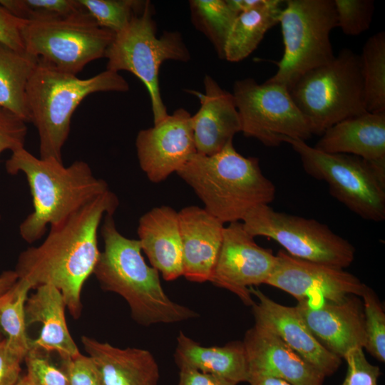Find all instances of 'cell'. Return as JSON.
I'll use <instances>...</instances> for the list:
<instances>
[{"instance_id": "6da1fadb", "label": "cell", "mask_w": 385, "mask_h": 385, "mask_svg": "<svg viewBox=\"0 0 385 385\" xmlns=\"http://www.w3.org/2000/svg\"><path fill=\"white\" fill-rule=\"evenodd\" d=\"M118 197L108 190L68 218L50 227L43 242L19 256L15 272L32 289L44 284L55 287L63 295L66 308L77 319L83 305L81 291L93 273L100 256L98 232L101 220L113 215Z\"/></svg>"}, {"instance_id": "7a4b0ae2", "label": "cell", "mask_w": 385, "mask_h": 385, "mask_svg": "<svg viewBox=\"0 0 385 385\" xmlns=\"http://www.w3.org/2000/svg\"><path fill=\"white\" fill-rule=\"evenodd\" d=\"M101 233L104 247L93 274L103 290L126 301L138 324H173L198 317L197 312L165 294L159 272L145 262L138 240L120 234L113 215L103 217Z\"/></svg>"}, {"instance_id": "3957f363", "label": "cell", "mask_w": 385, "mask_h": 385, "mask_svg": "<svg viewBox=\"0 0 385 385\" xmlns=\"http://www.w3.org/2000/svg\"><path fill=\"white\" fill-rule=\"evenodd\" d=\"M11 153L6 170L13 175L23 173L32 197L33 211L19 225L21 237L29 243L40 240L48 226L60 223L109 190L85 161L64 166L53 158H37L24 148Z\"/></svg>"}, {"instance_id": "277c9868", "label": "cell", "mask_w": 385, "mask_h": 385, "mask_svg": "<svg viewBox=\"0 0 385 385\" xmlns=\"http://www.w3.org/2000/svg\"><path fill=\"white\" fill-rule=\"evenodd\" d=\"M176 173L223 224L241 222L253 207L275 197V186L259 159L239 153L233 140L212 155L196 153Z\"/></svg>"}, {"instance_id": "5b68a950", "label": "cell", "mask_w": 385, "mask_h": 385, "mask_svg": "<svg viewBox=\"0 0 385 385\" xmlns=\"http://www.w3.org/2000/svg\"><path fill=\"white\" fill-rule=\"evenodd\" d=\"M129 84L119 73L106 70L82 79L38 58L29 80L26 102L39 136L41 158L62 161V148L71 130L76 108L88 96L97 92H125Z\"/></svg>"}, {"instance_id": "8992f818", "label": "cell", "mask_w": 385, "mask_h": 385, "mask_svg": "<svg viewBox=\"0 0 385 385\" xmlns=\"http://www.w3.org/2000/svg\"><path fill=\"white\" fill-rule=\"evenodd\" d=\"M154 7L150 1L135 15L114 38L105 53L106 70L118 73L126 71L135 76L150 96L153 124L168 113L159 86V71L165 61L187 62L190 51L178 31H165L158 37L153 18Z\"/></svg>"}, {"instance_id": "52a82bcc", "label": "cell", "mask_w": 385, "mask_h": 385, "mask_svg": "<svg viewBox=\"0 0 385 385\" xmlns=\"http://www.w3.org/2000/svg\"><path fill=\"white\" fill-rule=\"evenodd\" d=\"M289 91L313 135L366 111L360 56L349 48L305 73Z\"/></svg>"}, {"instance_id": "ba28073f", "label": "cell", "mask_w": 385, "mask_h": 385, "mask_svg": "<svg viewBox=\"0 0 385 385\" xmlns=\"http://www.w3.org/2000/svg\"><path fill=\"white\" fill-rule=\"evenodd\" d=\"M284 52L277 72L267 81L289 90L307 72L335 56L330 40L337 26L334 0H287L279 17Z\"/></svg>"}, {"instance_id": "9c48e42d", "label": "cell", "mask_w": 385, "mask_h": 385, "mask_svg": "<svg viewBox=\"0 0 385 385\" xmlns=\"http://www.w3.org/2000/svg\"><path fill=\"white\" fill-rule=\"evenodd\" d=\"M299 155L304 171L325 181L330 194L364 220L385 219V177L370 163L349 154L327 153L300 139L286 138Z\"/></svg>"}, {"instance_id": "30bf717a", "label": "cell", "mask_w": 385, "mask_h": 385, "mask_svg": "<svg viewBox=\"0 0 385 385\" xmlns=\"http://www.w3.org/2000/svg\"><path fill=\"white\" fill-rule=\"evenodd\" d=\"M242 222L253 237L272 239L294 257L341 269L348 267L354 260L352 244L314 219L260 205L250 210Z\"/></svg>"}, {"instance_id": "8fae6325", "label": "cell", "mask_w": 385, "mask_h": 385, "mask_svg": "<svg viewBox=\"0 0 385 385\" xmlns=\"http://www.w3.org/2000/svg\"><path fill=\"white\" fill-rule=\"evenodd\" d=\"M29 54L77 75L86 64L105 57L115 34L100 27L87 12L45 22H26L21 29Z\"/></svg>"}, {"instance_id": "7c38bea8", "label": "cell", "mask_w": 385, "mask_h": 385, "mask_svg": "<svg viewBox=\"0 0 385 385\" xmlns=\"http://www.w3.org/2000/svg\"><path fill=\"white\" fill-rule=\"evenodd\" d=\"M232 93L245 136L277 147L286 138L305 141L313 135L286 86L267 81L260 84L246 78L234 83Z\"/></svg>"}, {"instance_id": "4fadbf2b", "label": "cell", "mask_w": 385, "mask_h": 385, "mask_svg": "<svg viewBox=\"0 0 385 385\" xmlns=\"http://www.w3.org/2000/svg\"><path fill=\"white\" fill-rule=\"evenodd\" d=\"M277 263L270 250L259 246L242 222L225 227L222 242L210 282L225 289L247 306L254 304L250 288L265 284Z\"/></svg>"}, {"instance_id": "5bb4252c", "label": "cell", "mask_w": 385, "mask_h": 385, "mask_svg": "<svg viewBox=\"0 0 385 385\" xmlns=\"http://www.w3.org/2000/svg\"><path fill=\"white\" fill-rule=\"evenodd\" d=\"M139 165L148 180L158 183L177 173L196 153L191 115L176 109L135 138Z\"/></svg>"}, {"instance_id": "9a60e30c", "label": "cell", "mask_w": 385, "mask_h": 385, "mask_svg": "<svg viewBox=\"0 0 385 385\" xmlns=\"http://www.w3.org/2000/svg\"><path fill=\"white\" fill-rule=\"evenodd\" d=\"M266 284L280 289L298 301L319 297L332 302L360 296L366 284L344 269L294 257L279 250Z\"/></svg>"}, {"instance_id": "2e32d148", "label": "cell", "mask_w": 385, "mask_h": 385, "mask_svg": "<svg viewBox=\"0 0 385 385\" xmlns=\"http://www.w3.org/2000/svg\"><path fill=\"white\" fill-rule=\"evenodd\" d=\"M296 308L318 342L341 359L351 349L365 347L363 304L357 296L339 302L309 297L298 301Z\"/></svg>"}, {"instance_id": "e0dca14e", "label": "cell", "mask_w": 385, "mask_h": 385, "mask_svg": "<svg viewBox=\"0 0 385 385\" xmlns=\"http://www.w3.org/2000/svg\"><path fill=\"white\" fill-rule=\"evenodd\" d=\"M250 291L257 299L251 307L255 324L274 333L325 377L337 371L341 359L318 342L296 307L279 304L254 287Z\"/></svg>"}, {"instance_id": "ac0fdd59", "label": "cell", "mask_w": 385, "mask_h": 385, "mask_svg": "<svg viewBox=\"0 0 385 385\" xmlns=\"http://www.w3.org/2000/svg\"><path fill=\"white\" fill-rule=\"evenodd\" d=\"M242 342L249 379L262 376L292 385H323L325 376L267 329L255 324L246 332Z\"/></svg>"}, {"instance_id": "d6986e66", "label": "cell", "mask_w": 385, "mask_h": 385, "mask_svg": "<svg viewBox=\"0 0 385 385\" xmlns=\"http://www.w3.org/2000/svg\"><path fill=\"white\" fill-rule=\"evenodd\" d=\"M183 270L188 280L210 282L220 254L225 226L204 207L188 206L178 212Z\"/></svg>"}, {"instance_id": "ffe728a7", "label": "cell", "mask_w": 385, "mask_h": 385, "mask_svg": "<svg viewBox=\"0 0 385 385\" xmlns=\"http://www.w3.org/2000/svg\"><path fill=\"white\" fill-rule=\"evenodd\" d=\"M203 84L205 93L189 91L200 102L191 121L197 153L212 155L241 132V123L232 93L221 88L209 75L204 77Z\"/></svg>"}, {"instance_id": "44dd1931", "label": "cell", "mask_w": 385, "mask_h": 385, "mask_svg": "<svg viewBox=\"0 0 385 385\" xmlns=\"http://www.w3.org/2000/svg\"><path fill=\"white\" fill-rule=\"evenodd\" d=\"M314 148L360 157L385 176V111H366L337 123L324 132Z\"/></svg>"}, {"instance_id": "7402d4cb", "label": "cell", "mask_w": 385, "mask_h": 385, "mask_svg": "<svg viewBox=\"0 0 385 385\" xmlns=\"http://www.w3.org/2000/svg\"><path fill=\"white\" fill-rule=\"evenodd\" d=\"M137 232L141 250L165 280L183 276L178 212L166 205L153 207L139 219Z\"/></svg>"}, {"instance_id": "603a6c76", "label": "cell", "mask_w": 385, "mask_h": 385, "mask_svg": "<svg viewBox=\"0 0 385 385\" xmlns=\"http://www.w3.org/2000/svg\"><path fill=\"white\" fill-rule=\"evenodd\" d=\"M81 342L97 368L101 385H158V364L148 350L121 349L86 336Z\"/></svg>"}, {"instance_id": "cb8c5ba5", "label": "cell", "mask_w": 385, "mask_h": 385, "mask_svg": "<svg viewBox=\"0 0 385 385\" xmlns=\"http://www.w3.org/2000/svg\"><path fill=\"white\" fill-rule=\"evenodd\" d=\"M25 305L26 327L41 325L37 339L31 340L30 348L42 352H56L62 360L80 353L69 333L65 317L66 305L61 293L51 284L36 288Z\"/></svg>"}, {"instance_id": "d4e9b609", "label": "cell", "mask_w": 385, "mask_h": 385, "mask_svg": "<svg viewBox=\"0 0 385 385\" xmlns=\"http://www.w3.org/2000/svg\"><path fill=\"white\" fill-rule=\"evenodd\" d=\"M174 359L179 369L189 368L212 374L236 384L249 380L247 357L240 341L222 346H205L180 332Z\"/></svg>"}, {"instance_id": "484cf974", "label": "cell", "mask_w": 385, "mask_h": 385, "mask_svg": "<svg viewBox=\"0 0 385 385\" xmlns=\"http://www.w3.org/2000/svg\"><path fill=\"white\" fill-rule=\"evenodd\" d=\"M284 1L265 0L236 17L227 37L224 60L239 62L248 57L258 46L266 32L279 23Z\"/></svg>"}, {"instance_id": "4316f807", "label": "cell", "mask_w": 385, "mask_h": 385, "mask_svg": "<svg viewBox=\"0 0 385 385\" xmlns=\"http://www.w3.org/2000/svg\"><path fill=\"white\" fill-rule=\"evenodd\" d=\"M38 58L0 43V108L30 123L26 88Z\"/></svg>"}, {"instance_id": "83f0119b", "label": "cell", "mask_w": 385, "mask_h": 385, "mask_svg": "<svg viewBox=\"0 0 385 385\" xmlns=\"http://www.w3.org/2000/svg\"><path fill=\"white\" fill-rule=\"evenodd\" d=\"M31 284L19 279L0 297V332L15 353L25 358L30 349L31 339L26 334L25 305Z\"/></svg>"}, {"instance_id": "f1b7e54d", "label": "cell", "mask_w": 385, "mask_h": 385, "mask_svg": "<svg viewBox=\"0 0 385 385\" xmlns=\"http://www.w3.org/2000/svg\"><path fill=\"white\" fill-rule=\"evenodd\" d=\"M191 21L205 36L218 57L224 60L225 43L238 14L227 0H190Z\"/></svg>"}, {"instance_id": "f546056e", "label": "cell", "mask_w": 385, "mask_h": 385, "mask_svg": "<svg viewBox=\"0 0 385 385\" xmlns=\"http://www.w3.org/2000/svg\"><path fill=\"white\" fill-rule=\"evenodd\" d=\"M359 56L366 111H385L384 31L370 36Z\"/></svg>"}, {"instance_id": "4dcf8cb0", "label": "cell", "mask_w": 385, "mask_h": 385, "mask_svg": "<svg viewBox=\"0 0 385 385\" xmlns=\"http://www.w3.org/2000/svg\"><path fill=\"white\" fill-rule=\"evenodd\" d=\"M0 4L26 22L55 21L86 11L78 0H0Z\"/></svg>"}, {"instance_id": "1f68e13d", "label": "cell", "mask_w": 385, "mask_h": 385, "mask_svg": "<svg viewBox=\"0 0 385 385\" xmlns=\"http://www.w3.org/2000/svg\"><path fill=\"white\" fill-rule=\"evenodd\" d=\"M98 25L115 34L122 31L132 18L142 11L143 0H78Z\"/></svg>"}, {"instance_id": "d6a6232c", "label": "cell", "mask_w": 385, "mask_h": 385, "mask_svg": "<svg viewBox=\"0 0 385 385\" xmlns=\"http://www.w3.org/2000/svg\"><path fill=\"white\" fill-rule=\"evenodd\" d=\"M365 349L381 362L385 361V314L374 291L366 286L362 294Z\"/></svg>"}, {"instance_id": "836d02e7", "label": "cell", "mask_w": 385, "mask_h": 385, "mask_svg": "<svg viewBox=\"0 0 385 385\" xmlns=\"http://www.w3.org/2000/svg\"><path fill=\"white\" fill-rule=\"evenodd\" d=\"M337 26L349 36H357L370 27L374 11L373 0H334Z\"/></svg>"}, {"instance_id": "e575fe53", "label": "cell", "mask_w": 385, "mask_h": 385, "mask_svg": "<svg viewBox=\"0 0 385 385\" xmlns=\"http://www.w3.org/2000/svg\"><path fill=\"white\" fill-rule=\"evenodd\" d=\"M44 352L30 348L24 361L27 373L23 377L26 385H68L62 368L53 364Z\"/></svg>"}, {"instance_id": "d590c367", "label": "cell", "mask_w": 385, "mask_h": 385, "mask_svg": "<svg viewBox=\"0 0 385 385\" xmlns=\"http://www.w3.org/2000/svg\"><path fill=\"white\" fill-rule=\"evenodd\" d=\"M344 359L347 371L341 385H378L380 369L366 359L362 348L351 349Z\"/></svg>"}, {"instance_id": "8d00e7d4", "label": "cell", "mask_w": 385, "mask_h": 385, "mask_svg": "<svg viewBox=\"0 0 385 385\" xmlns=\"http://www.w3.org/2000/svg\"><path fill=\"white\" fill-rule=\"evenodd\" d=\"M26 123L13 113L0 108V154L24 148Z\"/></svg>"}, {"instance_id": "74e56055", "label": "cell", "mask_w": 385, "mask_h": 385, "mask_svg": "<svg viewBox=\"0 0 385 385\" xmlns=\"http://www.w3.org/2000/svg\"><path fill=\"white\" fill-rule=\"evenodd\" d=\"M61 368L66 374L68 385H101L97 368L89 356L80 352L62 360Z\"/></svg>"}, {"instance_id": "f35d334b", "label": "cell", "mask_w": 385, "mask_h": 385, "mask_svg": "<svg viewBox=\"0 0 385 385\" xmlns=\"http://www.w3.org/2000/svg\"><path fill=\"white\" fill-rule=\"evenodd\" d=\"M26 21L21 20L0 4V43L25 51L21 29Z\"/></svg>"}, {"instance_id": "ab89813d", "label": "cell", "mask_w": 385, "mask_h": 385, "mask_svg": "<svg viewBox=\"0 0 385 385\" xmlns=\"http://www.w3.org/2000/svg\"><path fill=\"white\" fill-rule=\"evenodd\" d=\"M24 358L9 348L4 337L0 338V385H16L21 379V364Z\"/></svg>"}, {"instance_id": "60d3db41", "label": "cell", "mask_w": 385, "mask_h": 385, "mask_svg": "<svg viewBox=\"0 0 385 385\" xmlns=\"http://www.w3.org/2000/svg\"><path fill=\"white\" fill-rule=\"evenodd\" d=\"M179 369V379L176 385H237L225 378L196 369Z\"/></svg>"}, {"instance_id": "b9f144b4", "label": "cell", "mask_w": 385, "mask_h": 385, "mask_svg": "<svg viewBox=\"0 0 385 385\" xmlns=\"http://www.w3.org/2000/svg\"><path fill=\"white\" fill-rule=\"evenodd\" d=\"M265 0H227L230 7L238 14L262 5Z\"/></svg>"}, {"instance_id": "7bdbcfd3", "label": "cell", "mask_w": 385, "mask_h": 385, "mask_svg": "<svg viewBox=\"0 0 385 385\" xmlns=\"http://www.w3.org/2000/svg\"><path fill=\"white\" fill-rule=\"evenodd\" d=\"M19 279L14 270L4 271L0 274V297L8 292Z\"/></svg>"}, {"instance_id": "ee69618b", "label": "cell", "mask_w": 385, "mask_h": 385, "mask_svg": "<svg viewBox=\"0 0 385 385\" xmlns=\"http://www.w3.org/2000/svg\"><path fill=\"white\" fill-rule=\"evenodd\" d=\"M247 383L250 385H292L280 379L262 376H252Z\"/></svg>"}, {"instance_id": "f6af8a7d", "label": "cell", "mask_w": 385, "mask_h": 385, "mask_svg": "<svg viewBox=\"0 0 385 385\" xmlns=\"http://www.w3.org/2000/svg\"><path fill=\"white\" fill-rule=\"evenodd\" d=\"M16 385H26L23 377L21 378V379L18 381V383Z\"/></svg>"}, {"instance_id": "bcb514c9", "label": "cell", "mask_w": 385, "mask_h": 385, "mask_svg": "<svg viewBox=\"0 0 385 385\" xmlns=\"http://www.w3.org/2000/svg\"><path fill=\"white\" fill-rule=\"evenodd\" d=\"M1 337H4L2 336L1 333L0 332V338H1Z\"/></svg>"}, {"instance_id": "7dc6e473", "label": "cell", "mask_w": 385, "mask_h": 385, "mask_svg": "<svg viewBox=\"0 0 385 385\" xmlns=\"http://www.w3.org/2000/svg\"><path fill=\"white\" fill-rule=\"evenodd\" d=\"M0 220H1V215H0Z\"/></svg>"}]
</instances>
